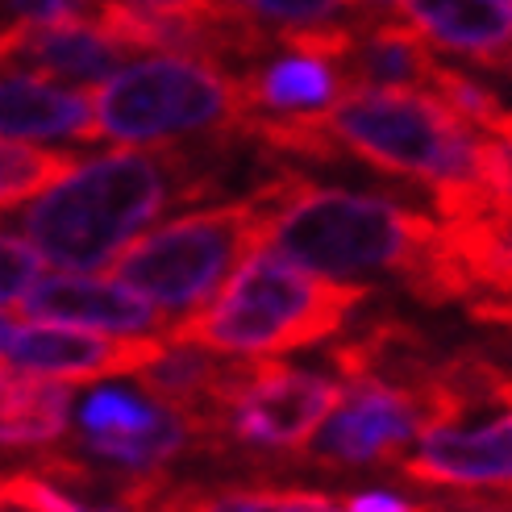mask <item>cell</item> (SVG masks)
Here are the masks:
<instances>
[{
	"instance_id": "cell-8",
	"label": "cell",
	"mask_w": 512,
	"mask_h": 512,
	"mask_svg": "<svg viewBox=\"0 0 512 512\" xmlns=\"http://www.w3.org/2000/svg\"><path fill=\"white\" fill-rule=\"evenodd\" d=\"M433 429L421 388H396L379 379L342 383L338 408L313 433V467H383L400 463V450Z\"/></svg>"
},
{
	"instance_id": "cell-1",
	"label": "cell",
	"mask_w": 512,
	"mask_h": 512,
	"mask_svg": "<svg viewBox=\"0 0 512 512\" xmlns=\"http://www.w3.org/2000/svg\"><path fill=\"white\" fill-rule=\"evenodd\" d=\"M263 242L321 279L396 275L429 304L467 300V279L446 246L442 221H433L388 196L325 188L304 175H275L259 188Z\"/></svg>"
},
{
	"instance_id": "cell-4",
	"label": "cell",
	"mask_w": 512,
	"mask_h": 512,
	"mask_svg": "<svg viewBox=\"0 0 512 512\" xmlns=\"http://www.w3.org/2000/svg\"><path fill=\"white\" fill-rule=\"evenodd\" d=\"M363 300V284L321 279L271 250H254L229 288L209 309L179 321L167 342L221 358H275L334 338Z\"/></svg>"
},
{
	"instance_id": "cell-17",
	"label": "cell",
	"mask_w": 512,
	"mask_h": 512,
	"mask_svg": "<svg viewBox=\"0 0 512 512\" xmlns=\"http://www.w3.org/2000/svg\"><path fill=\"white\" fill-rule=\"evenodd\" d=\"M433 67V46L400 17L358 25L350 55L342 59L346 88H429Z\"/></svg>"
},
{
	"instance_id": "cell-24",
	"label": "cell",
	"mask_w": 512,
	"mask_h": 512,
	"mask_svg": "<svg viewBox=\"0 0 512 512\" xmlns=\"http://www.w3.org/2000/svg\"><path fill=\"white\" fill-rule=\"evenodd\" d=\"M100 0H0V13H13L17 21L30 25H71L92 21Z\"/></svg>"
},
{
	"instance_id": "cell-7",
	"label": "cell",
	"mask_w": 512,
	"mask_h": 512,
	"mask_svg": "<svg viewBox=\"0 0 512 512\" xmlns=\"http://www.w3.org/2000/svg\"><path fill=\"white\" fill-rule=\"evenodd\" d=\"M342 383L321 371H304L271 358H250L234 396L217 417L213 446H238L254 454H292L338 408Z\"/></svg>"
},
{
	"instance_id": "cell-2",
	"label": "cell",
	"mask_w": 512,
	"mask_h": 512,
	"mask_svg": "<svg viewBox=\"0 0 512 512\" xmlns=\"http://www.w3.org/2000/svg\"><path fill=\"white\" fill-rule=\"evenodd\" d=\"M217 179L184 146L113 150L75 163L21 213V238L59 271H100L142 238L171 204L213 192Z\"/></svg>"
},
{
	"instance_id": "cell-26",
	"label": "cell",
	"mask_w": 512,
	"mask_h": 512,
	"mask_svg": "<svg viewBox=\"0 0 512 512\" xmlns=\"http://www.w3.org/2000/svg\"><path fill=\"white\" fill-rule=\"evenodd\" d=\"M113 5H130V9H146V13H179V17L221 9L217 0H113Z\"/></svg>"
},
{
	"instance_id": "cell-13",
	"label": "cell",
	"mask_w": 512,
	"mask_h": 512,
	"mask_svg": "<svg viewBox=\"0 0 512 512\" xmlns=\"http://www.w3.org/2000/svg\"><path fill=\"white\" fill-rule=\"evenodd\" d=\"M21 309L34 321L105 329L109 338H163L167 325V317L150 309L142 296L125 292L121 284H109V279H88V275H42L21 296Z\"/></svg>"
},
{
	"instance_id": "cell-21",
	"label": "cell",
	"mask_w": 512,
	"mask_h": 512,
	"mask_svg": "<svg viewBox=\"0 0 512 512\" xmlns=\"http://www.w3.org/2000/svg\"><path fill=\"white\" fill-rule=\"evenodd\" d=\"M217 5L246 17L250 25H259L267 34L321 30V25H338L350 13V0H217Z\"/></svg>"
},
{
	"instance_id": "cell-27",
	"label": "cell",
	"mask_w": 512,
	"mask_h": 512,
	"mask_svg": "<svg viewBox=\"0 0 512 512\" xmlns=\"http://www.w3.org/2000/svg\"><path fill=\"white\" fill-rule=\"evenodd\" d=\"M17 329H21V325H17L13 317H5V313H0V354H5V346L13 342V334H17Z\"/></svg>"
},
{
	"instance_id": "cell-12",
	"label": "cell",
	"mask_w": 512,
	"mask_h": 512,
	"mask_svg": "<svg viewBox=\"0 0 512 512\" xmlns=\"http://www.w3.org/2000/svg\"><path fill=\"white\" fill-rule=\"evenodd\" d=\"M130 46L117 42L96 21L71 25H0V71L17 75H63V80H100L121 71Z\"/></svg>"
},
{
	"instance_id": "cell-5",
	"label": "cell",
	"mask_w": 512,
	"mask_h": 512,
	"mask_svg": "<svg viewBox=\"0 0 512 512\" xmlns=\"http://www.w3.org/2000/svg\"><path fill=\"white\" fill-rule=\"evenodd\" d=\"M242 71L196 55H150L109 75L92 96V138L171 146L184 138L229 142L246 134Z\"/></svg>"
},
{
	"instance_id": "cell-3",
	"label": "cell",
	"mask_w": 512,
	"mask_h": 512,
	"mask_svg": "<svg viewBox=\"0 0 512 512\" xmlns=\"http://www.w3.org/2000/svg\"><path fill=\"white\" fill-rule=\"evenodd\" d=\"M321 125L338 155L425 184L446 225L492 217L479 188V130L429 88H346Z\"/></svg>"
},
{
	"instance_id": "cell-19",
	"label": "cell",
	"mask_w": 512,
	"mask_h": 512,
	"mask_svg": "<svg viewBox=\"0 0 512 512\" xmlns=\"http://www.w3.org/2000/svg\"><path fill=\"white\" fill-rule=\"evenodd\" d=\"M150 512H342L334 496L304 488H175L167 483Z\"/></svg>"
},
{
	"instance_id": "cell-10",
	"label": "cell",
	"mask_w": 512,
	"mask_h": 512,
	"mask_svg": "<svg viewBox=\"0 0 512 512\" xmlns=\"http://www.w3.org/2000/svg\"><path fill=\"white\" fill-rule=\"evenodd\" d=\"M163 350H167V334L163 338H109V334L100 338V334H84V329L38 325V329H17L0 358L13 371L71 388V383H92L105 375H138Z\"/></svg>"
},
{
	"instance_id": "cell-25",
	"label": "cell",
	"mask_w": 512,
	"mask_h": 512,
	"mask_svg": "<svg viewBox=\"0 0 512 512\" xmlns=\"http://www.w3.org/2000/svg\"><path fill=\"white\" fill-rule=\"evenodd\" d=\"M342 512H433V508L413 504L396 492H358V496L342 500Z\"/></svg>"
},
{
	"instance_id": "cell-29",
	"label": "cell",
	"mask_w": 512,
	"mask_h": 512,
	"mask_svg": "<svg viewBox=\"0 0 512 512\" xmlns=\"http://www.w3.org/2000/svg\"><path fill=\"white\" fill-rule=\"evenodd\" d=\"M504 5H508V9H512V0H504Z\"/></svg>"
},
{
	"instance_id": "cell-18",
	"label": "cell",
	"mask_w": 512,
	"mask_h": 512,
	"mask_svg": "<svg viewBox=\"0 0 512 512\" xmlns=\"http://www.w3.org/2000/svg\"><path fill=\"white\" fill-rule=\"evenodd\" d=\"M71 388L0 367V450L50 446L67 433Z\"/></svg>"
},
{
	"instance_id": "cell-28",
	"label": "cell",
	"mask_w": 512,
	"mask_h": 512,
	"mask_svg": "<svg viewBox=\"0 0 512 512\" xmlns=\"http://www.w3.org/2000/svg\"><path fill=\"white\" fill-rule=\"evenodd\" d=\"M488 71H496V75H500V80H512V42H508V50H504V55H500V63H492Z\"/></svg>"
},
{
	"instance_id": "cell-22",
	"label": "cell",
	"mask_w": 512,
	"mask_h": 512,
	"mask_svg": "<svg viewBox=\"0 0 512 512\" xmlns=\"http://www.w3.org/2000/svg\"><path fill=\"white\" fill-rule=\"evenodd\" d=\"M429 92L438 96L454 117H463L467 125H475L479 134H488L492 125H500L504 113H512L504 100H500V92H496L488 80H479V75H471V71L446 67V63L433 67V75H429Z\"/></svg>"
},
{
	"instance_id": "cell-11",
	"label": "cell",
	"mask_w": 512,
	"mask_h": 512,
	"mask_svg": "<svg viewBox=\"0 0 512 512\" xmlns=\"http://www.w3.org/2000/svg\"><path fill=\"white\" fill-rule=\"evenodd\" d=\"M396 471L408 483L450 492H512V408L483 425L433 429Z\"/></svg>"
},
{
	"instance_id": "cell-23",
	"label": "cell",
	"mask_w": 512,
	"mask_h": 512,
	"mask_svg": "<svg viewBox=\"0 0 512 512\" xmlns=\"http://www.w3.org/2000/svg\"><path fill=\"white\" fill-rule=\"evenodd\" d=\"M38 254L17 234H0V304L25 296L38 284Z\"/></svg>"
},
{
	"instance_id": "cell-6",
	"label": "cell",
	"mask_w": 512,
	"mask_h": 512,
	"mask_svg": "<svg viewBox=\"0 0 512 512\" xmlns=\"http://www.w3.org/2000/svg\"><path fill=\"white\" fill-rule=\"evenodd\" d=\"M263 200L259 192L217 204V209H192L171 217L167 225L142 234L113 263L117 284L142 296L163 317H196L217 300L221 284L263 238Z\"/></svg>"
},
{
	"instance_id": "cell-15",
	"label": "cell",
	"mask_w": 512,
	"mask_h": 512,
	"mask_svg": "<svg viewBox=\"0 0 512 512\" xmlns=\"http://www.w3.org/2000/svg\"><path fill=\"white\" fill-rule=\"evenodd\" d=\"M396 17L438 50L492 67L512 42V9L504 0H396Z\"/></svg>"
},
{
	"instance_id": "cell-16",
	"label": "cell",
	"mask_w": 512,
	"mask_h": 512,
	"mask_svg": "<svg viewBox=\"0 0 512 512\" xmlns=\"http://www.w3.org/2000/svg\"><path fill=\"white\" fill-rule=\"evenodd\" d=\"M0 138L17 146L92 138V96L46 84L38 75L0 71Z\"/></svg>"
},
{
	"instance_id": "cell-14",
	"label": "cell",
	"mask_w": 512,
	"mask_h": 512,
	"mask_svg": "<svg viewBox=\"0 0 512 512\" xmlns=\"http://www.w3.org/2000/svg\"><path fill=\"white\" fill-rule=\"evenodd\" d=\"M242 88L250 100V117L267 121H313L325 117L346 92V75L338 63H325L300 50H271L267 59L242 71Z\"/></svg>"
},
{
	"instance_id": "cell-20",
	"label": "cell",
	"mask_w": 512,
	"mask_h": 512,
	"mask_svg": "<svg viewBox=\"0 0 512 512\" xmlns=\"http://www.w3.org/2000/svg\"><path fill=\"white\" fill-rule=\"evenodd\" d=\"M75 163L80 159L67 155V150H34V146L0 142V209H13L21 200L42 196Z\"/></svg>"
},
{
	"instance_id": "cell-9",
	"label": "cell",
	"mask_w": 512,
	"mask_h": 512,
	"mask_svg": "<svg viewBox=\"0 0 512 512\" xmlns=\"http://www.w3.org/2000/svg\"><path fill=\"white\" fill-rule=\"evenodd\" d=\"M84 446L130 475H163L179 454L196 446L192 425L159 400H142L138 392L105 388L88 396L80 408Z\"/></svg>"
}]
</instances>
